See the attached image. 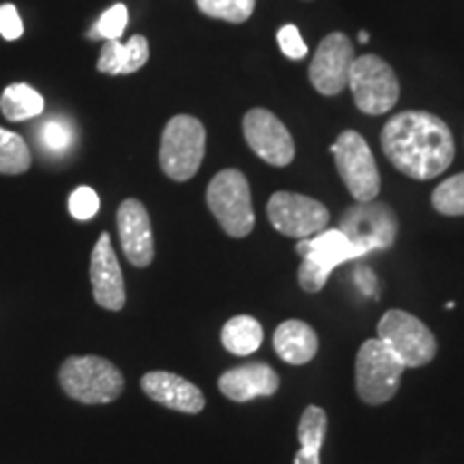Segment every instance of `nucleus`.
<instances>
[{"instance_id": "2eb2a0df", "label": "nucleus", "mask_w": 464, "mask_h": 464, "mask_svg": "<svg viewBox=\"0 0 464 464\" xmlns=\"http://www.w3.org/2000/svg\"><path fill=\"white\" fill-rule=\"evenodd\" d=\"M116 226H119L121 247H123L125 258L138 269H144L153 263V226H150L147 207L140 200L127 198L121 202L119 211H116Z\"/></svg>"}, {"instance_id": "20e7f679", "label": "nucleus", "mask_w": 464, "mask_h": 464, "mask_svg": "<svg viewBox=\"0 0 464 464\" xmlns=\"http://www.w3.org/2000/svg\"><path fill=\"white\" fill-rule=\"evenodd\" d=\"M207 205L232 239H243L254 230L256 216L246 174L235 168L218 172L207 188Z\"/></svg>"}, {"instance_id": "6e6552de", "label": "nucleus", "mask_w": 464, "mask_h": 464, "mask_svg": "<svg viewBox=\"0 0 464 464\" xmlns=\"http://www.w3.org/2000/svg\"><path fill=\"white\" fill-rule=\"evenodd\" d=\"M348 86H351L357 108L370 116L390 112L400 97L398 75L382 58L374 54L359 56L353 61Z\"/></svg>"}, {"instance_id": "4468645a", "label": "nucleus", "mask_w": 464, "mask_h": 464, "mask_svg": "<svg viewBox=\"0 0 464 464\" xmlns=\"http://www.w3.org/2000/svg\"><path fill=\"white\" fill-rule=\"evenodd\" d=\"M91 284L97 305L110 312L125 307V280L108 232H102L91 254Z\"/></svg>"}, {"instance_id": "c85d7f7f", "label": "nucleus", "mask_w": 464, "mask_h": 464, "mask_svg": "<svg viewBox=\"0 0 464 464\" xmlns=\"http://www.w3.org/2000/svg\"><path fill=\"white\" fill-rule=\"evenodd\" d=\"M277 44H280L284 54L293 58V61H301V58L307 56V45L304 39H301V33L297 26L293 24L282 26L280 31H277Z\"/></svg>"}, {"instance_id": "a878e982", "label": "nucleus", "mask_w": 464, "mask_h": 464, "mask_svg": "<svg viewBox=\"0 0 464 464\" xmlns=\"http://www.w3.org/2000/svg\"><path fill=\"white\" fill-rule=\"evenodd\" d=\"M127 7L123 3H116L110 7L108 11H103L100 20L92 24V28L89 31V39L91 42H114V39L123 37L125 28H127Z\"/></svg>"}, {"instance_id": "cd10ccee", "label": "nucleus", "mask_w": 464, "mask_h": 464, "mask_svg": "<svg viewBox=\"0 0 464 464\" xmlns=\"http://www.w3.org/2000/svg\"><path fill=\"white\" fill-rule=\"evenodd\" d=\"M39 138H42V144L52 153H63L72 147V130L65 121H58V119H50L48 123H44L42 131H39Z\"/></svg>"}, {"instance_id": "f03ea898", "label": "nucleus", "mask_w": 464, "mask_h": 464, "mask_svg": "<svg viewBox=\"0 0 464 464\" xmlns=\"http://www.w3.org/2000/svg\"><path fill=\"white\" fill-rule=\"evenodd\" d=\"M58 382L69 398L82 404H110L125 390L123 372L97 355L67 357L58 370Z\"/></svg>"}, {"instance_id": "b1692460", "label": "nucleus", "mask_w": 464, "mask_h": 464, "mask_svg": "<svg viewBox=\"0 0 464 464\" xmlns=\"http://www.w3.org/2000/svg\"><path fill=\"white\" fill-rule=\"evenodd\" d=\"M196 5L207 17L241 24L252 17L256 0H196Z\"/></svg>"}, {"instance_id": "f257e3e1", "label": "nucleus", "mask_w": 464, "mask_h": 464, "mask_svg": "<svg viewBox=\"0 0 464 464\" xmlns=\"http://www.w3.org/2000/svg\"><path fill=\"white\" fill-rule=\"evenodd\" d=\"M381 147L393 168L415 181H430L451 166L456 144L443 119L430 112H400L381 131Z\"/></svg>"}, {"instance_id": "7c9ffc66", "label": "nucleus", "mask_w": 464, "mask_h": 464, "mask_svg": "<svg viewBox=\"0 0 464 464\" xmlns=\"http://www.w3.org/2000/svg\"><path fill=\"white\" fill-rule=\"evenodd\" d=\"M359 42H362V44H368V42H370V34L365 33V31H362V33H359Z\"/></svg>"}, {"instance_id": "dca6fc26", "label": "nucleus", "mask_w": 464, "mask_h": 464, "mask_svg": "<svg viewBox=\"0 0 464 464\" xmlns=\"http://www.w3.org/2000/svg\"><path fill=\"white\" fill-rule=\"evenodd\" d=\"M142 392L166 409L177 411V413L196 415L205 409L207 400L200 387L194 382L183 379V376L164 372V370H155V372H147L140 381Z\"/></svg>"}, {"instance_id": "f8f14e48", "label": "nucleus", "mask_w": 464, "mask_h": 464, "mask_svg": "<svg viewBox=\"0 0 464 464\" xmlns=\"http://www.w3.org/2000/svg\"><path fill=\"white\" fill-rule=\"evenodd\" d=\"M243 136L249 149L269 166L284 168L295 160V142L286 125L274 112L254 108L243 116Z\"/></svg>"}, {"instance_id": "423d86ee", "label": "nucleus", "mask_w": 464, "mask_h": 464, "mask_svg": "<svg viewBox=\"0 0 464 464\" xmlns=\"http://www.w3.org/2000/svg\"><path fill=\"white\" fill-rule=\"evenodd\" d=\"M404 370V363L379 338L365 340L355 359L357 396L372 406L390 402L400 390Z\"/></svg>"}, {"instance_id": "c756f323", "label": "nucleus", "mask_w": 464, "mask_h": 464, "mask_svg": "<svg viewBox=\"0 0 464 464\" xmlns=\"http://www.w3.org/2000/svg\"><path fill=\"white\" fill-rule=\"evenodd\" d=\"M22 34H24V24H22L15 5H0V37L7 42H17Z\"/></svg>"}, {"instance_id": "ddd939ff", "label": "nucleus", "mask_w": 464, "mask_h": 464, "mask_svg": "<svg viewBox=\"0 0 464 464\" xmlns=\"http://www.w3.org/2000/svg\"><path fill=\"white\" fill-rule=\"evenodd\" d=\"M355 58L351 39L344 33L327 34L312 58L310 82L321 95H338L348 86V73Z\"/></svg>"}, {"instance_id": "393cba45", "label": "nucleus", "mask_w": 464, "mask_h": 464, "mask_svg": "<svg viewBox=\"0 0 464 464\" xmlns=\"http://www.w3.org/2000/svg\"><path fill=\"white\" fill-rule=\"evenodd\" d=\"M432 207L440 216H464V172L448 179L432 191Z\"/></svg>"}, {"instance_id": "9b49d317", "label": "nucleus", "mask_w": 464, "mask_h": 464, "mask_svg": "<svg viewBox=\"0 0 464 464\" xmlns=\"http://www.w3.org/2000/svg\"><path fill=\"white\" fill-rule=\"evenodd\" d=\"M340 230L357 246L372 249L390 247L398 235L396 213L382 202H357L340 219Z\"/></svg>"}, {"instance_id": "9d476101", "label": "nucleus", "mask_w": 464, "mask_h": 464, "mask_svg": "<svg viewBox=\"0 0 464 464\" xmlns=\"http://www.w3.org/2000/svg\"><path fill=\"white\" fill-rule=\"evenodd\" d=\"M271 226L293 239H310L327 228L329 211L323 202L295 191H276L266 205Z\"/></svg>"}, {"instance_id": "aec40b11", "label": "nucleus", "mask_w": 464, "mask_h": 464, "mask_svg": "<svg viewBox=\"0 0 464 464\" xmlns=\"http://www.w3.org/2000/svg\"><path fill=\"white\" fill-rule=\"evenodd\" d=\"M265 332L263 324H260L254 316L241 314L230 318L228 323L222 327V344L232 355H252L256 353L260 344H263Z\"/></svg>"}, {"instance_id": "5701e85b", "label": "nucleus", "mask_w": 464, "mask_h": 464, "mask_svg": "<svg viewBox=\"0 0 464 464\" xmlns=\"http://www.w3.org/2000/svg\"><path fill=\"white\" fill-rule=\"evenodd\" d=\"M33 164V155L24 138L0 127V174H24Z\"/></svg>"}, {"instance_id": "6ab92c4d", "label": "nucleus", "mask_w": 464, "mask_h": 464, "mask_svg": "<svg viewBox=\"0 0 464 464\" xmlns=\"http://www.w3.org/2000/svg\"><path fill=\"white\" fill-rule=\"evenodd\" d=\"M149 61V42L142 34H133L127 44L121 39L103 44V50L97 61V69L108 75H127L136 73L147 65Z\"/></svg>"}, {"instance_id": "39448f33", "label": "nucleus", "mask_w": 464, "mask_h": 464, "mask_svg": "<svg viewBox=\"0 0 464 464\" xmlns=\"http://www.w3.org/2000/svg\"><path fill=\"white\" fill-rule=\"evenodd\" d=\"M207 149V131L189 114L172 116L161 133L160 166L172 181H189L200 170Z\"/></svg>"}, {"instance_id": "f3484780", "label": "nucleus", "mask_w": 464, "mask_h": 464, "mask_svg": "<svg viewBox=\"0 0 464 464\" xmlns=\"http://www.w3.org/2000/svg\"><path fill=\"white\" fill-rule=\"evenodd\" d=\"M219 392L232 402H249L254 398H269L280 390V374L265 362H252L224 372L218 381Z\"/></svg>"}, {"instance_id": "412c9836", "label": "nucleus", "mask_w": 464, "mask_h": 464, "mask_svg": "<svg viewBox=\"0 0 464 464\" xmlns=\"http://www.w3.org/2000/svg\"><path fill=\"white\" fill-rule=\"evenodd\" d=\"M44 108L45 102L42 92L34 91L33 86H28L24 82L9 84L7 89L3 91V95H0V112L5 114V119L14 121V123L44 114Z\"/></svg>"}, {"instance_id": "4be33fe9", "label": "nucleus", "mask_w": 464, "mask_h": 464, "mask_svg": "<svg viewBox=\"0 0 464 464\" xmlns=\"http://www.w3.org/2000/svg\"><path fill=\"white\" fill-rule=\"evenodd\" d=\"M327 413L321 406H307L301 415L299 421V456L307 460H321V448L324 443V434H327Z\"/></svg>"}, {"instance_id": "bb28decb", "label": "nucleus", "mask_w": 464, "mask_h": 464, "mask_svg": "<svg viewBox=\"0 0 464 464\" xmlns=\"http://www.w3.org/2000/svg\"><path fill=\"white\" fill-rule=\"evenodd\" d=\"M100 211V196L92 188L80 185L78 189H73V194L69 196V213L78 219V222H86L92 219Z\"/></svg>"}, {"instance_id": "7ed1b4c3", "label": "nucleus", "mask_w": 464, "mask_h": 464, "mask_svg": "<svg viewBox=\"0 0 464 464\" xmlns=\"http://www.w3.org/2000/svg\"><path fill=\"white\" fill-rule=\"evenodd\" d=\"M297 252L304 256V263L299 266L301 288L305 293H318L327 284L335 266L346 260L365 256L368 249L353 243L340 228H324L310 239H301L297 243Z\"/></svg>"}, {"instance_id": "a211bd4d", "label": "nucleus", "mask_w": 464, "mask_h": 464, "mask_svg": "<svg viewBox=\"0 0 464 464\" xmlns=\"http://www.w3.org/2000/svg\"><path fill=\"white\" fill-rule=\"evenodd\" d=\"M274 348L277 357L290 365H305L316 357L318 335L304 321H286L276 329Z\"/></svg>"}, {"instance_id": "1a4fd4ad", "label": "nucleus", "mask_w": 464, "mask_h": 464, "mask_svg": "<svg viewBox=\"0 0 464 464\" xmlns=\"http://www.w3.org/2000/svg\"><path fill=\"white\" fill-rule=\"evenodd\" d=\"M342 181L357 202H370L379 196L381 174L376 160L362 133L342 131L332 147Z\"/></svg>"}, {"instance_id": "0eeeda50", "label": "nucleus", "mask_w": 464, "mask_h": 464, "mask_svg": "<svg viewBox=\"0 0 464 464\" xmlns=\"http://www.w3.org/2000/svg\"><path fill=\"white\" fill-rule=\"evenodd\" d=\"M376 332L379 340L404 363V368H423L437 357L439 344L434 334L409 312L387 310Z\"/></svg>"}]
</instances>
